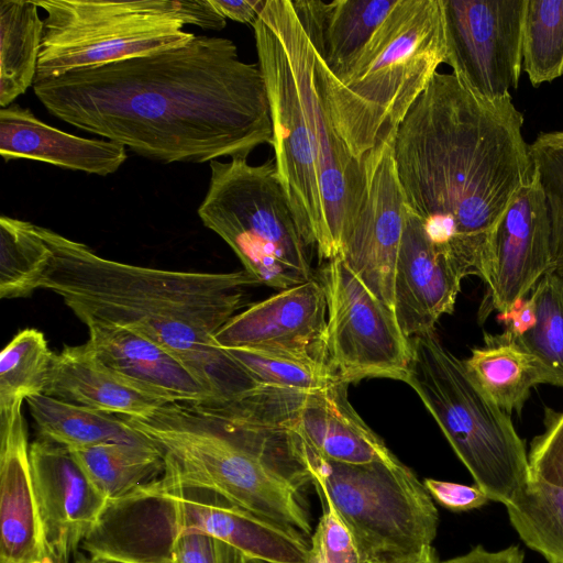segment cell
Wrapping results in <instances>:
<instances>
[{
  "mask_svg": "<svg viewBox=\"0 0 563 563\" xmlns=\"http://www.w3.org/2000/svg\"><path fill=\"white\" fill-rule=\"evenodd\" d=\"M529 150L550 219L552 272L563 273V131L540 133Z\"/></svg>",
  "mask_w": 563,
  "mask_h": 563,
  "instance_id": "obj_35",
  "label": "cell"
},
{
  "mask_svg": "<svg viewBox=\"0 0 563 563\" xmlns=\"http://www.w3.org/2000/svg\"><path fill=\"white\" fill-rule=\"evenodd\" d=\"M198 216L261 285L283 290L312 279V247L296 222L274 157L260 165L246 158L210 162Z\"/></svg>",
  "mask_w": 563,
  "mask_h": 563,
  "instance_id": "obj_8",
  "label": "cell"
},
{
  "mask_svg": "<svg viewBox=\"0 0 563 563\" xmlns=\"http://www.w3.org/2000/svg\"><path fill=\"white\" fill-rule=\"evenodd\" d=\"M70 452L109 504L124 498L164 471L163 455L148 440L110 442Z\"/></svg>",
  "mask_w": 563,
  "mask_h": 563,
  "instance_id": "obj_28",
  "label": "cell"
},
{
  "mask_svg": "<svg viewBox=\"0 0 563 563\" xmlns=\"http://www.w3.org/2000/svg\"><path fill=\"white\" fill-rule=\"evenodd\" d=\"M43 33L44 20L34 1H0L1 108L33 87Z\"/></svg>",
  "mask_w": 563,
  "mask_h": 563,
  "instance_id": "obj_27",
  "label": "cell"
},
{
  "mask_svg": "<svg viewBox=\"0 0 563 563\" xmlns=\"http://www.w3.org/2000/svg\"><path fill=\"white\" fill-rule=\"evenodd\" d=\"M70 554L65 548H56L49 544L48 551L42 558L30 563H68Z\"/></svg>",
  "mask_w": 563,
  "mask_h": 563,
  "instance_id": "obj_43",
  "label": "cell"
},
{
  "mask_svg": "<svg viewBox=\"0 0 563 563\" xmlns=\"http://www.w3.org/2000/svg\"><path fill=\"white\" fill-rule=\"evenodd\" d=\"M74 558H75V563H123L118 560L103 558V556H99V555H91V554L86 555L81 552H78V550L76 552H74Z\"/></svg>",
  "mask_w": 563,
  "mask_h": 563,
  "instance_id": "obj_44",
  "label": "cell"
},
{
  "mask_svg": "<svg viewBox=\"0 0 563 563\" xmlns=\"http://www.w3.org/2000/svg\"><path fill=\"white\" fill-rule=\"evenodd\" d=\"M320 516L309 538L306 563H362L355 542L330 499L318 494Z\"/></svg>",
  "mask_w": 563,
  "mask_h": 563,
  "instance_id": "obj_36",
  "label": "cell"
},
{
  "mask_svg": "<svg viewBox=\"0 0 563 563\" xmlns=\"http://www.w3.org/2000/svg\"><path fill=\"white\" fill-rule=\"evenodd\" d=\"M523 551L517 545L499 551H488L482 545H476L468 552L441 563H523Z\"/></svg>",
  "mask_w": 563,
  "mask_h": 563,
  "instance_id": "obj_40",
  "label": "cell"
},
{
  "mask_svg": "<svg viewBox=\"0 0 563 563\" xmlns=\"http://www.w3.org/2000/svg\"><path fill=\"white\" fill-rule=\"evenodd\" d=\"M222 563L220 541L202 533H183L163 548L153 563Z\"/></svg>",
  "mask_w": 563,
  "mask_h": 563,
  "instance_id": "obj_38",
  "label": "cell"
},
{
  "mask_svg": "<svg viewBox=\"0 0 563 563\" xmlns=\"http://www.w3.org/2000/svg\"><path fill=\"white\" fill-rule=\"evenodd\" d=\"M325 295L321 284L312 278L241 310L223 325L214 340L222 349L311 354L325 361Z\"/></svg>",
  "mask_w": 563,
  "mask_h": 563,
  "instance_id": "obj_16",
  "label": "cell"
},
{
  "mask_svg": "<svg viewBox=\"0 0 563 563\" xmlns=\"http://www.w3.org/2000/svg\"><path fill=\"white\" fill-rule=\"evenodd\" d=\"M44 395L125 418H142L167 404L106 366L88 342L54 355Z\"/></svg>",
  "mask_w": 563,
  "mask_h": 563,
  "instance_id": "obj_23",
  "label": "cell"
},
{
  "mask_svg": "<svg viewBox=\"0 0 563 563\" xmlns=\"http://www.w3.org/2000/svg\"><path fill=\"white\" fill-rule=\"evenodd\" d=\"M51 250L38 289L59 296L85 324L100 322L137 332L178 358L216 404L239 399L261 385L214 340L261 285L245 269L183 272L122 263L37 225Z\"/></svg>",
  "mask_w": 563,
  "mask_h": 563,
  "instance_id": "obj_3",
  "label": "cell"
},
{
  "mask_svg": "<svg viewBox=\"0 0 563 563\" xmlns=\"http://www.w3.org/2000/svg\"><path fill=\"white\" fill-rule=\"evenodd\" d=\"M522 68L533 86L563 75V0H526Z\"/></svg>",
  "mask_w": 563,
  "mask_h": 563,
  "instance_id": "obj_34",
  "label": "cell"
},
{
  "mask_svg": "<svg viewBox=\"0 0 563 563\" xmlns=\"http://www.w3.org/2000/svg\"><path fill=\"white\" fill-rule=\"evenodd\" d=\"M38 437L73 449L110 442L147 441L123 417L58 400L41 394L26 398Z\"/></svg>",
  "mask_w": 563,
  "mask_h": 563,
  "instance_id": "obj_26",
  "label": "cell"
},
{
  "mask_svg": "<svg viewBox=\"0 0 563 563\" xmlns=\"http://www.w3.org/2000/svg\"><path fill=\"white\" fill-rule=\"evenodd\" d=\"M410 345L402 382L419 396L475 484L489 500L506 506L531 477L510 415L476 387L434 331L411 338Z\"/></svg>",
  "mask_w": 563,
  "mask_h": 563,
  "instance_id": "obj_7",
  "label": "cell"
},
{
  "mask_svg": "<svg viewBox=\"0 0 563 563\" xmlns=\"http://www.w3.org/2000/svg\"><path fill=\"white\" fill-rule=\"evenodd\" d=\"M210 2L225 19L253 25L266 0H210Z\"/></svg>",
  "mask_w": 563,
  "mask_h": 563,
  "instance_id": "obj_41",
  "label": "cell"
},
{
  "mask_svg": "<svg viewBox=\"0 0 563 563\" xmlns=\"http://www.w3.org/2000/svg\"><path fill=\"white\" fill-rule=\"evenodd\" d=\"M552 272L551 227L538 174L512 199L485 251L479 277L487 286L481 309L506 314ZM498 316V317H499Z\"/></svg>",
  "mask_w": 563,
  "mask_h": 563,
  "instance_id": "obj_14",
  "label": "cell"
},
{
  "mask_svg": "<svg viewBox=\"0 0 563 563\" xmlns=\"http://www.w3.org/2000/svg\"><path fill=\"white\" fill-rule=\"evenodd\" d=\"M273 122L276 170L299 230L320 258L340 255L360 212L364 159H355L324 108L308 23L291 0H266L253 23Z\"/></svg>",
  "mask_w": 563,
  "mask_h": 563,
  "instance_id": "obj_4",
  "label": "cell"
},
{
  "mask_svg": "<svg viewBox=\"0 0 563 563\" xmlns=\"http://www.w3.org/2000/svg\"><path fill=\"white\" fill-rule=\"evenodd\" d=\"M305 448L312 486L332 503L362 563H408L433 547L439 512L410 467L399 460L336 463Z\"/></svg>",
  "mask_w": 563,
  "mask_h": 563,
  "instance_id": "obj_9",
  "label": "cell"
},
{
  "mask_svg": "<svg viewBox=\"0 0 563 563\" xmlns=\"http://www.w3.org/2000/svg\"><path fill=\"white\" fill-rule=\"evenodd\" d=\"M506 509L527 547L549 563H563V486L530 477Z\"/></svg>",
  "mask_w": 563,
  "mask_h": 563,
  "instance_id": "obj_29",
  "label": "cell"
},
{
  "mask_svg": "<svg viewBox=\"0 0 563 563\" xmlns=\"http://www.w3.org/2000/svg\"><path fill=\"white\" fill-rule=\"evenodd\" d=\"M452 73L489 100L510 98L522 69L526 0H443Z\"/></svg>",
  "mask_w": 563,
  "mask_h": 563,
  "instance_id": "obj_13",
  "label": "cell"
},
{
  "mask_svg": "<svg viewBox=\"0 0 563 563\" xmlns=\"http://www.w3.org/2000/svg\"><path fill=\"white\" fill-rule=\"evenodd\" d=\"M88 343L98 358L131 385L165 402L214 405L197 377L173 354L125 328L90 322Z\"/></svg>",
  "mask_w": 563,
  "mask_h": 563,
  "instance_id": "obj_20",
  "label": "cell"
},
{
  "mask_svg": "<svg viewBox=\"0 0 563 563\" xmlns=\"http://www.w3.org/2000/svg\"><path fill=\"white\" fill-rule=\"evenodd\" d=\"M30 461L47 542L74 553L98 525L109 500L68 448L38 437L30 445Z\"/></svg>",
  "mask_w": 563,
  "mask_h": 563,
  "instance_id": "obj_17",
  "label": "cell"
},
{
  "mask_svg": "<svg viewBox=\"0 0 563 563\" xmlns=\"http://www.w3.org/2000/svg\"><path fill=\"white\" fill-rule=\"evenodd\" d=\"M531 478L563 486V411L544 410V431L528 452Z\"/></svg>",
  "mask_w": 563,
  "mask_h": 563,
  "instance_id": "obj_37",
  "label": "cell"
},
{
  "mask_svg": "<svg viewBox=\"0 0 563 563\" xmlns=\"http://www.w3.org/2000/svg\"><path fill=\"white\" fill-rule=\"evenodd\" d=\"M51 250L29 221L0 218V297L13 299L30 296L48 266Z\"/></svg>",
  "mask_w": 563,
  "mask_h": 563,
  "instance_id": "obj_30",
  "label": "cell"
},
{
  "mask_svg": "<svg viewBox=\"0 0 563 563\" xmlns=\"http://www.w3.org/2000/svg\"><path fill=\"white\" fill-rule=\"evenodd\" d=\"M223 350L262 386L314 393L341 382L323 358L311 354L251 347Z\"/></svg>",
  "mask_w": 563,
  "mask_h": 563,
  "instance_id": "obj_32",
  "label": "cell"
},
{
  "mask_svg": "<svg viewBox=\"0 0 563 563\" xmlns=\"http://www.w3.org/2000/svg\"><path fill=\"white\" fill-rule=\"evenodd\" d=\"M22 402L0 412V561L30 563L49 548L33 484Z\"/></svg>",
  "mask_w": 563,
  "mask_h": 563,
  "instance_id": "obj_19",
  "label": "cell"
},
{
  "mask_svg": "<svg viewBox=\"0 0 563 563\" xmlns=\"http://www.w3.org/2000/svg\"><path fill=\"white\" fill-rule=\"evenodd\" d=\"M46 12L35 80L181 46L185 0H34Z\"/></svg>",
  "mask_w": 563,
  "mask_h": 563,
  "instance_id": "obj_10",
  "label": "cell"
},
{
  "mask_svg": "<svg viewBox=\"0 0 563 563\" xmlns=\"http://www.w3.org/2000/svg\"><path fill=\"white\" fill-rule=\"evenodd\" d=\"M441 562L442 561L440 560L437 550L434 549V547H431V548L427 549L422 553L421 556H419L418 559H416L411 562H408V563H441Z\"/></svg>",
  "mask_w": 563,
  "mask_h": 563,
  "instance_id": "obj_45",
  "label": "cell"
},
{
  "mask_svg": "<svg viewBox=\"0 0 563 563\" xmlns=\"http://www.w3.org/2000/svg\"><path fill=\"white\" fill-rule=\"evenodd\" d=\"M422 482L432 499L450 511H470L489 501L476 484L464 485L434 478H424Z\"/></svg>",
  "mask_w": 563,
  "mask_h": 563,
  "instance_id": "obj_39",
  "label": "cell"
},
{
  "mask_svg": "<svg viewBox=\"0 0 563 563\" xmlns=\"http://www.w3.org/2000/svg\"><path fill=\"white\" fill-rule=\"evenodd\" d=\"M57 119L163 163L246 158L273 143L265 78L233 41L188 43L35 80Z\"/></svg>",
  "mask_w": 563,
  "mask_h": 563,
  "instance_id": "obj_1",
  "label": "cell"
},
{
  "mask_svg": "<svg viewBox=\"0 0 563 563\" xmlns=\"http://www.w3.org/2000/svg\"><path fill=\"white\" fill-rule=\"evenodd\" d=\"M129 530L135 547L157 555L174 537L202 533L267 563H306L309 538L260 517L221 496L194 488H161L153 481L129 500Z\"/></svg>",
  "mask_w": 563,
  "mask_h": 563,
  "instance_id": "obj_11",
  "label": "cell"
},
{
  "mask_svg": "<svg viewBox=\"0 0 563 563\" xmlns=\"http://www.w3.org/2000/svg\"><path fill=\"white\" fill-rule=\"evenodd\" d=\"M123 418L161 451L158 487L208 490L310 538L312 476L294 432L232 423L185 402Z\"/></svg>",
  "mask_w": 563,
  "mask_h": 563,
  "instance_id": "obj_5",
  "label": "cell"
},
{
  "mask_svg": "<svg viewBox=\"0 0 563 563\" xmlns=\"http://www.w3.org/2000/svg\"><path fill=\"white\" fill-rule=\"evenodd\" d=\"M395 133L364 157L365 197L339 255L393 310L396 264L407 217L394 162Z\"/></svg>",
  "mask_w": 563,
  "mask_h": 563,
  "instance_id": "obj_15",
  "label": "cell"
},
{
  "mask_svg": "<svg viewBox=\"0 0 563 563\" xmlns=\"http://www.w3.org/2000/svg\"><path fill=\"white\" fill-rule=\"evenodd\" d=\"M0 154L4 161L32 159L99 176L115 173L128 156L119 143L60 131L19 104L0 109Z\"/></svg>",
  "mask_w": 563,
  "mask_h": 563,
  "instance_id": "obj_22",
  "label": "cell"
},
{
  "mask_svg": "<svg viewBox=\"0 0 563 563\" xmlns=\"http://www.w3.org/2000/svg\"><path fill=\"white\" fill-rule=\"evenodd\" d=\"M167 563H172V562H167Z\"/></svg>",
  "mask_w": 563,
  "mask_h": 563,
  "instance_id": "obj_46",
  "label": "cell"
},
{
  "mask_svg": "<svg viewBox=\"0 0 563 563\" xmlns=\"http://www.w3.org/2000/svg\"><path fill=\"white\" fill-rule=\"evenodd\" d=\"M529 300L532 321L515 338L544 368L550 385L563 387V273L545 274Z\"/></svg>",
  "mask_w": 563,
  "mask_h": 563,
  "instance_id": "obj_31",
  "label": "cell"
},
{
  "mask_svg": "<svg viewBox=\"0 0 563 563\" xmlns=\"http://www.w3.org/2000/svg\"><path fill=\"white\" fill-rule=\"evenodd\" d=\"M522 124L511 97L483 98L437 71L395 133L407 209L465 277L479 276L496 225L533 176Z\"/></svg>",
  "mask_w": 563,
  "mask_h": 563,
  "instance_id": "obj_2",
  "label": "cell"
},
{
  "mask_svg": "<svg viewBox=\"0 0 563 563\" xmlns=\"http://www.w3.org/2000/svg\"><path fill=\"white\" fill-rule=\"evenodd\" d=\"M464 277L407 209L394 285V311L405 336L433 332L439 319L453 312Z\"/></svg>",
  "mask_w": 563,
  "mask_h": 563,
  "instance_id": "obj_18",
  "label": "cell"
},
{
  "mask_svg": "<svg viewBox=\"0 0 563 563\" xmlns=\"http://www.w3.org/2000/svg\"><path fill=\"white\" fill-rule=\"evenodd\" d=\"M54 353L36 329L20 331L0 354V412L44 394Z\"/></svg>",
  "mask_w": 563,
  "mask_h": 563,
  "instance_id": "obj_33",
  "label": "cell"
},
{
  "mask_svg": "<svg viewBox=\"0 0 563 563\" xmlns=\"http://www.w3.org/2000/svg\"><path fill=\"white\" fill-rule=\"evenodd\" d=\"M397 0H295L306 19L317 57L333 68L360 49Z\"/></svg>",
  "mask_w": 563,
  "mask_h": 563,
  "instance_id": "obj_25",
  "label": "cell"
},
{
  "mask_svg": "<svg viewBox=\"0 0 563 563\" xmlns=\"http://www.w3.org/2000/svg\"><path fill=\"white\" fill-rule=\"evenodd\" d=\"M220 552L222 563H267L257 559L250 558L222 541H220Z\"/></svg>",
  "mask_w": 563,
  "mask_h": 563,
  "instance_id": "obj_42",
  "label": "cell"
},
{
  "mask_svg": "<svg viewBox=\"0 0 563 563\" xmlns=\"http://www.w3.org/2000/svg\"><path fill=\"white\" fill-rule=\"evenodd\" d=\"M320 284L327 301L323 351L334 375L346 384L364 378L402 382L411 345L395 311L340 256L327 262Z\"/></svg>",
  "mask_w": 563,
  "mask_h": 563,
  "instance_id": "obj_12",
  "label": "cell"
},
{
  "mask_svg": "<svg viewBox=\"0 0 563 563\" xmlns=\"http://www.w3.org/2000/svg\"><path fill=\"white\" fill-rule=\"evenodd\" d=\"M349 384L307 393L286 430L292 431L320 457L343 464L396 462L385 442L362 420L347 398Z\"/></svg>",
  "mask_w": 563,
  "mask_h": 563,
  "instance_id": "obj_21",
  "label": "cell"
},
{
  "mask_svg": "<svg viewBox=\"0 0 563 563\" xmlns=\"http://www.w3.org/2000/svg\"><path fill=\"white\" fill-rule=\"evenodd\" d=\"M446 56L443 0H397L369 40L336 67L316 54L324 108L355 159L397 131Z\"/></svg>",
  "mask_w": 563,
  "mask_h": 563,
  "instance_id": "obj_6",
  "label": "cell"
},
{
  "mask_svg": "<svg viewBox=\"0 0 563 563\" xmlns=\"http://www.w3.org/2000/svg\"><path fill=\"white\" fill-rule=\"evenodd\" d=\"M462 362L476 387L508 415L521 411L533 387L550 384L541 364L506 331L485 333L484 344Z\"/></svg>",
  "mask_w": 563,
  "mask_h": 563,
  "instance_id": "obj_24",
  "label": "cell"
}]
</instances>
